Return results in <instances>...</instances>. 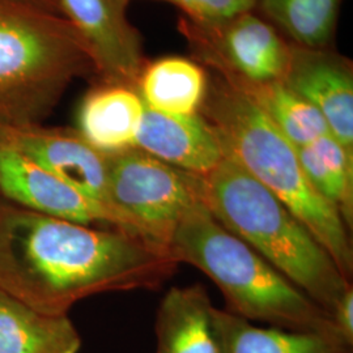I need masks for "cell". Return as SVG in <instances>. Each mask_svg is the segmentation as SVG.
Returning <instances> with one entry per match:
<instances>
[{
    "mask_svg": "<svg viewBox=\"0 0 353 353\" xmlns=\"http://www.w3.org/2000/svg\"><path fill=\"white\" fill-rule=\"evenodd\" d=\"M214 312L202 285L170 288L157 310L154 353H223Z\"/></svg>",
    "mask_w": 353,
    "mask_h": 353,
    "instance_id": "obj_13",
    "label": "cell"
},
{
    "mask_svg": "<svg viewBox=\"0 0 353 353\" xmlns=\"http://www.w3.org/2000/svg\"><path fill=\"white\" fill-rule=\"evenodd\" d=\"M283 83L323 117L330 134L353 153L352 62L332 49L290 46Z\"/></svg>",
    "mask_w": 353,
    "mask_h": 353,
    "instance_id": "obj_11",
    "label": "cell"
},
{
    "mask_svg": "<svg viewBox=\"0 0 353 353\" xmlns=\"http://www.w3.org/2000/svg\"><path fill=\"white\" fill-rule=\"evenodd\" d=\"M0 144L21 153L113 212L108 196L109 154L94 148L77 128L16 123L0 118Z\"/></svg>",
    "mask_w": 353,
    "mask_h": 353,
    "instance_id": "obj_8",
    "label": "cell"
},
{
    "mask_svg": "<svg viewBox=\"0 0 353 353\" xmlns=\"http://www.w3.org/2000/svg\"><path fill=\"white\" fill-rule=\"evenodd\" d=\"M303 173L313 188L341 214L348 230L353 225V153L331 134L296 148Z\"/></svg>",
    "mask_w": 353,
    "mask_h": 353,
    "instance_id": "obj_19",
    "label": "cell"
},
{
    "mask_svg": "<svg viewBox=\"0 0 353 353\" xmlns=\"http://www.w3.org/2000/svg\"><path fill=\"white\" fill-rule=\"evenodd\" d=\"M135 148L196 176L211 173L224 159L212 128L201 114L172 115L147 106Z\"/></svg>",
    "mask_w": 353,
    "mask_h": 353,
    "instance_id": "obj_12",
    "label": "cell"
},
{
    "mask_svg": "<svg viewBox=\"0 0 353 353\" xmlns=\"http://www.w3.org/2000/svg\"><path fill=\"white\" fill-rule=\"evenodd\" d=\"M16 1L24 3V4H28V6H32V7L39 8V10H43V11H49V12L57 13V14L63 16L57 0H16Z\"/></svg>",
    "mask_w": 353,
    "mask_h": 353,
    "instance_id": "obj_23",
    "label": "cell"
},
{
    "mask_svg": "<svg viewBox=\"0 0 353 353\" xmlns=\"http://www.w3.org/2000/svg\"><path fill=\"white\" fill-rule=\"evenodd\" d=\"M208 81L202 64L183 57H166L145 63L137 90L148 109L188 117L201 113Z\"/></svg>",
    "mask_w": 353,
    "mask_h": 353,
    "instance_id": "obj_17",
    "label": "cell"
},
{
    "mask_svg": "<svg viewBox=\"0 0 353 353\" xmlns=\"http://www.w3.org/2000/svg\"><path fill=\"white\" fill-rule=\"evenodd\" d=\"M88 48L102 83L137 88L147 63L139 32L128 21V0H57Z\"/></svg>",
    "mask_w": 353,
    "mask_h": 353,
    "instance_id": "obj_9",
    "label": "cell"
},
{
    "mask_svg": "<svg viewBox=\"0 0 353 353\" xmlns=\"http://www.w3.org/2000/svg\"><path fill=\"white\" fill-rule=\"evenodd\" d=\"M131 1V0H128ZM178 7L185 19L201 26L223 23L240 13L252 11L256 0H159Z\"/></svg>",
    "mask_w": 353,
    "mask_h": 353,
    "instance_id": "obj_21",
    "label": "cell"
},
{
    "mask_svg": "<svg viewBox=\"0 0 353 353\" xmlns=\"http://www.w3.org/2000/svg\"><path fill=\"white\" fill-rule=\"evenodd\" d=\"M201 201L223 227L331 316L352 284L274 194L239 165L223 159L211 173L201 176Z\"/></svg>",
    "mask_w": 353,
    "mask_h": 353,
    "instance_id": "obj_3",
    "label": "cell"
},
{
    "mask_svg": "<svg viewBox=\"0 0 353 353\" xmlns=\"http://www.w3.org/2000/svg\"><path fill=\"white\" fill-rule=\"evenodd\" d=\"M176 261L119 229L38 214L0 196V290L46 314L103 292L152 290Z\"/></svg>",
    "mask_w": 353,
    "mask_h": 353,
    "instance_id": "obj_1",
    "label": "cell"
},
{
    "mask_svg": "<svg viewBox=\"0 0 353 353\" xmlns=\"http://www.w3.org/2000/svg\"><path fill=\"white\" fill-rule=\"evenodd\" d=\"M228 84L248 96L296 148L330 134L326 121L316 108L290 90L283 81H233Z\"/></svg>",
    "mask_w": 353,
    "mask_h": 353,
    "instance_id": "obj_20",
    "label": "cell"
},
{
    "mask_svg": "<svg viewBox=\"0 0 353 353\" xmlns=\"http://www.w3.org/2000/svg\"><path fill=\"white\" fill-rule=\"evenodd\" d=\"M145 105L137 88L102 83L80 105L79 132L106 154L135 148Z\"/></svg>",
    "mask_w": 353,
    "mask_h": 353,
    "instance_id": "obj_14",
    "label": "cell"
},
{
    "mask_svg": "<svg viewBox=\"0 0 353 353\" xmlns=\"http://www.w3.org/2000/svg\"><path fill=\"white\" fill-rule=\"evenodd\" d=\"M332 323L341 339L353 345V287L351 285L341 297L331 313Z\"/></svg>",
    "mask_w": 353,
    "mask_h": 353,
    "instance_id": "obj_22",
    "label": "cell"
},
{
    "mask_svg": "<svg viewBox=\"0 0 353 353\" xmlns=\"http://www.w3.org/2000/svg\"><path fill=\"white\" fill-rule=\"evenodd\" d=\"M341 0H256L254 11L290 43L307 49H331Z\"/></svg>",
    "mask_w": 353,
    "mask_h": 353,
    "instance_id": "obj_18",
    "label": "cell"
},
{
    "mask_svg": "<svg viewBox=\"0 0 353 353\" xmlns=\"http://www.w3.org/2000/svg\"><path fill=\"white\" fill-rule=\"evenodd\" d=\"M0 196L38 214L122 230L110 210L4 144H0Z\"/></svg>",
    "mask_w": 353,
    "mask_h": 353,
    "instance_id": "obj_10",
    "label": "cell"
},
{
    "mask_svg": "<svg viewBox=\"0 0 353 353\" xmlns=\"http://www.w3.org/2000/svg\"><path fill=\"white\" fill-rule=\"evenodd\" d=\"M108 196L126 233L169 254L182 217L201 202V176L131 148L109 154Z\"/></svg>",
    "mask_w": 353,
    "mask_h": 353,
    "instance_id": "obj_6",
    "label": "cell"
},
{
    "mask_svg": "<svg viewBox=\"0 0 353 353\" xmlns=\"http://www.w3.org/2000/svg\"><path fill=\"white\" fill-rule=\"evenodd\" d=\"M169 254L178 265H194L211 279L224 294L227 312L234 316L341 338L325 309L223 227L202 201L182 217Z\"/></svg>",
    "mask_w": 353,
    "mask_h": 353,
    "instance_id": "obj_4",
    "label": "cell"
},
{
    "mask_svg": "<svg viewBox=\"0 0 353 353\" xmlns=\"http://www.w3.org/2000/svg\"><path fill=\"white\" fill-rule=\"evenodd\" d=\"M81 339L67 314H46L0 290V353H79Z\"/></svg>",
    "mask_w": 353,
    "mask_h": 353,
    "instance_id": "obj_15",
    "label": "cell"
},
{
    "mask_svg": "<svg viewBox=\"0 0 353 353\" xmlns=\"http://www.w3.org/2000/svg\"><path fill=\"white\" fill-rule=\"evenodd\" d=\"M201 115L212 128L224 159L239 165L274 194L351 280L353 250L341 214L303 173L296 147L254 102L214 75Z\"/></svg>",
    "mask_w": 353,
    "mask_h": 353,
    "instance_id": "obj_2",
    "label": "cell"
},
{
    "mask_svg": "<svg viewBox=\"0 0 353 353\" xmlns=\"http://www.w3.org/2000/svg\"><path fill=\"white\" fill-rule=\"evenodd\" d=\"M179 32L199 64L228 83L283 81L287 72L292 43L254 10L212 26L182 17Z\"/></svg>",
    "mask_w": 353,
    "mask_h": 353,
    "instance_id": "obj_7",
    "label": "cell"
},
{
    "mask_svg": "<svg viewBox=\"0 0 353 353\" xmlns=\"http://www.w3.org/2000/svg\"><path fill=\"white\" fill-rule=\"evenodd\" d=\"M214 321L223 353H352V347L334 334L259 327L217 307Z\"/></svg>",
    "mask_w": 353,
    "mask_h": 353,
    "instance_id": "obj_16",
    "label": "cell"
},
{
    "mask_svg": "<svg viewBox=\"0 0 353 353\" xmlns=\"http://www.w3.org/2000/svg\"><path fill=\"white\" fill-rule=\"evenodd\" d=\"M96 74L88 48L61 14L0 0V118L41 123L79 76Z\"/></svg>",
    "mask_w": 353,
    "mask_h": 353,
    "instance_id": "obj_5",
    "label": "cell"
}]
</instances>
